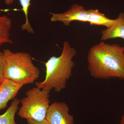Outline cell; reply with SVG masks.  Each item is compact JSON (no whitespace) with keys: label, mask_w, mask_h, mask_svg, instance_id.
Masks as SVG:
<instances>
[{"label":"cell","mask_w":124,"mask_h":124,"mask_svg":"<svg viewBox=\"0 0 124 124\" xmlns=\"http://www.w3.org/2000/svg\"><path fill=\"white\" fill-rule=\"evenodd\" d=\"M87 59L88 70L92 77L124 80V46L101 41L90 48Z\"/></svg>","instance_id":"6da1fadb"},{"label":"cell","mask_w":124,"mask_h":124,"mask_svg":"<svg viewBox=\"0 0 124 124\" xmlns=\"http://www.w3.org/2000/svg\"><path fill=\"white\" fill-rule=\"evenodd\" d=\"M77 54L75 49L71 47L68 41H64L60 56H52L45 63V78L42 82H36V86L49 91L54 89L57 92L66 88L75 66L73 59Z\"/></svg>","instance_id":"7a4b0ae2"},{"label":"cell","mask_w":124,"mask_h":124,"mask_svg":"<svg viewBox=\"0 0 124 124\" xmlns=\"http://www.w3.org/2000/svg\"><path fill=\"white\" fill-rule=\"evenodd\" d=\"M5 79L23 85L33 84L39 77L40 71L32 62L30 54L13 52L4 49Z\"/></svg>","instance_id":"3957f363"},{"label":"cell","mask_w":124,"mask_h":124,"mask_svg":"<svg viewBox=\"0 0 124 124\" xmlns=\"http://www.w3.org/2000/svg\"><path fill=\"white\" fill-rule=\"evenodd\" d=\"M50 91L35 87L25 93V97L20 100L21 106L18 115L21 118L35 121L46 119L50 105Z\"/></svg>","instance_id":"277c9868"},{"label":"cell","mask_w":124,"mask_h":124,"mask_svg":"<svg viewBox=\"0 0 124 124\" xmlns=\"http://www.w3.org/2000/svg\"><path fill=\"white\" fill-rule=\"evenodd\" d=\"M46 119L49 124H75L73 116L69 114L68 105L63 102H54L50 105Z\"/></svg>","instance_id":"5b68a950"},{"label":"cell","mask_w":124,"mask_h":124,"mask_svg":"<svg viewBox=\"0 0 124 124\" xmlns=\"http://www.w3.org/2000/svg\"><path fill=\"white\" fill-rule=\"evenodd\" d=\"M50 14L51 15V22H60L64 26H69L71 22L74 21L88 23L87 10L83 6L77 4H73L68 10L64 13H50Z\"/></svg>","instance_id":"8992f818"},{"label":"cell","mask_w":124,"mask_h":124,"mask_svg":"<svg viewBox=\"0 0 124 124\" xmlns=\"http://www.w3.org/2000/svg\"><path fill=\"white\" fill-rule=\"evenodd\" d=\"M23 86L6 79L0 84V111L6 108L10 100L15 99Z\"/></svg>","instance_id":"52a82bcc"},{"label":"cell","mask_w":124,"mask_h":124,"mask_svg":"<svg viewBox=\"0 0 124 124\" xmlns=\"http://www.w3.org/2000/svg\"><path fill=\"white\" fill-rule=\"evenodd\" d=\"M101 34L102 41L116 38L124 40V13H120L115 24L110 27L102 31Z\"/></svg>","instance_id":"ba28073f"},{"label":"cell","mask_w":124,"mask_h":124,"mask_svg":"<svg viewBox=\"0 0 124 124\" xmlns=\"http://www.w3.org/2000/svg\"><path fill=\"white\" fill-rule=\"evenodd\" d=\"M87 14L88 23L91 25L104 26L108 28L112 26L116 21V19H111L107 17L97 9L87 10Z\"/></svg>","instance_id":"9c48e42d"},{"label":"cell","mask_w":124,"mask_h":124,"mask_svg":"<svg viewBox=\"0 0 124 124\" xmlns=\"http://www.w3.org/2000/svg\"><path fill=\"white\" fill-rule=\"evenodd\" d=\"M11 26L12 21L10 18L6 15L0 16V46L5 44H13L10 38Z\"/></svg>","instance_id":"30bf717a"},{"label":"cell","mask_w":124,"mask_h":124,"mask_svg":"<svg viewBox=\"0 0 124 124\" xmlns=\"http://www.w3.org/2000/svg\"><path fill=\"white\" fill-rule=\"evenodd\" d=\"M20 102V99L18 98L14 99L6 112L0 115V124H17L15 122V116Z\"/></svg>","instance_id":"8fae6325"},{"label":"cell","mask_w":124,"mask_h":124,"mask_svg":"<svg viewBox=\"0 0 124 124\" xmlns=\"http://www.w3.org/2000/svg\"><path fill=\"white\" fill-rule=\"evenodd\" d=\"M15 0H5L4 2L7 5H10L13 3ZM20 4L22 7V10L24 13L25 17V22L21 26V29L23 31H26L28 33L33 34L34 31L33 28L29 23L28 19V9L31 5V0H19Z\"/></svg>","instance_id":"7c38bea8"},{"label":"cell","mask_w":124,"mask_h":124,"mask_svg":"<svg viewBox=\"0 0 124 124\" xmlns=\"http://www.w3.org/2000/svg\"><path fill=\"white\" fill-rule=\"evenodd\" d=\"M5 60L3 52L0 51V84L5 79L4 72Z\"/></svg>","instance_id":"4fadbf2b"},{"label":"cell","mask_w":124,"mask_h":124,"mask_svg":"<svg viewBox=\"0 0 124 124\" xmlns=\"http://www.w3.org/2000/svg\"><path fill=\"white\" fill-rule=\"evenodd\" d=\"M27 121L28 124H49L46 119L39 121L31 120H27Z\"/></svg>","instance_id":"5bb4252c"},{"label":"cell","mask_w":124,"mask_h":124,"mask_svg":"<svg viewBox=\"0 0 124 124\" xmlns=\"http://www.w3.org/2000/svg\"><path fill=\"white\" fill-rule=\"evenodd\" d=\"M119 124H124V114L120 121Z\"/></svg>","instance_id":"9a60e30c"},{"label":"cell","mask_w":124,"mask_h":124,"mask_svg":"<svg viewBox=\"0 0 124 124\" xmlns=\"http://www.w3.org/2000/svg\"><path fill=\"white\" fill-rule=\"evenodd\" d=\"M0 1H1V0H0Z\"/></svg>","instance_id":"2e32d148"}]
</instances>
